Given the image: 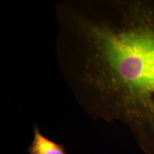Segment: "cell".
Instances as JSON below:
<instances>
[{
  "label": "cell",
  "instance_id": "cell-1",
  "mask_svg": "<svg viewBox=\"0 0 154 154\" xmlns=\"http://www.w3.org/2000/svg\"><path fill=\"white\" fill-rule=\"evenodd\" d=\"M55 17L58 67L79 104L154 154V0H66Z\"/></svg>",
  "mask_w": 154,
  "mask_h": 154
},
{
  "label": "cell",
  "instance_id": "cell-2",
  "mask_svg": "<svg viewBox=\"0 0 154 154\" xmlns=\"http://www.w3.org/2000/svg\"><path fill=\"white\" fill-rule=\"evenodd\" d=\"M33 134L32 143L27 148L29 154H68L64 145L44 136L37 124H34Z\"/></svg>",
  "mask_w": 154,
  "mask_h": 154
}]
</instances>
